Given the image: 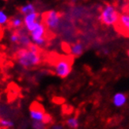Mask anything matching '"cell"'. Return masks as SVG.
<instances>
[{
  "label": "cell",
  "mask_w": 129,
  "mask_h": 129,
  "mask_svg": "<svg viewBox=\"0 0 129 129\" xmlns=\"http://www.w3.org/2000/svg\"><path fill=\"white\" fill-rule=\"evenodd\" d=\"M16 60L22 67L29 69L40 64L41 62V57L40 53L33 52L29 48L22 47L17 51Z\"/></svg>",
  "instance_id": "obj_1"
},
{
  "label": "cell",
  "mask_w": 129,
  "mask_h": 129,
  "mask_svg": "<svg viewBox=\"0 0 129 129\" xmlns=\"http://www.w3.org/2000/svg\"><path fill=\"white\" fill-rule=\"evenodd\" d=\"M120 14L112 4H106L102 8L99 16L100 21L105 26H115L119 21Z\"/></svg>",
  "instance_id": "obj_2"
},
{
  "label": "cell",
  "mask_w": 129,
  "mask_h": 129,
  "mask_svg": "<svg viewBox=\"0 0 129 129\" xmlns=\"http://www.w3.org/2000/svg\"><path fill=\"white\" fill-rule=\"evenodd\" d=\"M41 20L46 28L51 31H56L61 23V15L58 11L51 10L46 12L41 17Z\"/></svg>",
  "instance_id": "obj_3"
},
{
  "label": "cell",
  "mask_w": 129,
  "mask_h": 129,
  "mask_svg": "<svg viewBox=\"0 0 129 129\" xmlns=\"http://www.w3.org/2000/svg\"><path fill=\"white\" fill-rule=\"evenodd\" d=\"M46 30L47 28L41 20L39 22V24L36 26V28L29 32L32 42L36 44L40 47H44L47 43L46 37H45V36H46Z\"/></svg>",
  "instance_id": "obj_4"
},
{
  "label": "cell",
  "mask_w": 129,
  "mask_h": 129,
  "mask_svg": "<svg viewBox=\"0 0 129 129\" xmlns=\"http://www.w3.org/2000/svg\"><path fill=\"white\" fill-rule=\"evenodd\" d=\"M72 71L71 61L67 58H60L54 66V73L60 78L64 79L70 74Z\"/></svg>",
  "instance_id": "obj_5"
},
{
  "label": "cell",
  "mask_w": 129,
  "mask_h": 129,
  "mask_svg": "<svg viewBox=\"0 0 129 129\" xmlns=\"http://www.w3.org/2000/svg\"><path fill=\"white\" fill-rule=\"evenodd\" d=\"M41 21V15L37 11L34 13H31V14L25 15L23 17L24 27L26 28V30L29 31V33L36 28V26L39 24Z\"/></svg>",
  "instance_id": "obj_6"
},
{
  "label": "cell",
  "mask_w": 129,
  "mask_h": 129,
  "mask_svg": "<svg viewBox=\"0 0 129 129\" xmlns=\"http://www.w3.org/2000/svg\"><path fill=\"white\" fill-rule=\"evenodd\" d=\"M45 112L44 109L40 104H37L36 102H34L31 106L29 109V117L33 121H42L44 120Z\"/></svg>",
  "instance_id": "obj_7"
},
{
  "label": "cell",
  "mask_w": 129,
  "mask_h": 129,
  "mask_svg": "<svg viewBox=\"0 0 129 129\" xmlns=\"http://www.w3.org/2000/svg\"><path fill=\"white\" fill-rule=\"evenodd\" d=\"M20 34V39H19V45L22 46V47L27 48L29 45L33 43L31 40V37L29 34V31L26 30L25 27H22L19 29H17Z\"/></svg>",
  "instance_id": "obj_8"
},
{
  "label": "cell",
  "mask_w": 129,
  "mask_h": 129,
  "mask_svg": "<svg viewBox=\"0 0 129 129\" xmlns=\"http://www.w3.org/2000/svg\"><path fill=\"white\" fill-rule=\"evenodd\" d=\"M116 25H118L122 32L129 36V13H124L120 15L119 21Z\"/></svg>",
  "instance_id": "obj_9"
},
{
  "label": "cell",
  "mask_w": 129,
  "mask_h": 129,
  "mask_svg": "<svg viewBox=\"0 0 129 129\" xmlns=\"http://www.w3.org/2000/svg\"><path fill=\"white\" fill-rule=\"evenodd\" d=\"M127 101V98L124 93L123 92H117L113 96V104L114 105V106L117 107V108H120L122 106H124Z\"/></svg>",
  "instance_id": "obj_10"
},
{
  "label": "cell",
  "mask_w": 129,
  "mask_h": 129,
  "mask_svg": "<svg viewBox=\"0 0 129 129\" xmlns=\"http://www.w3.org/2000/svg\"><path fill=\"white\" fill-rule=\"evenodd\" d=\"M84 49H85L84 45L80 42H78L71 45V47H70L69 51L71 55L75 57H79L83 54V52H84Z\"/></svg>",
  "instance_id": "obj_11"
},
{
  "label": "cell",
  "mask_w": 129,
  "mask_h": 129,
  "mask_svg": "<svg viewBox=\"0 0 129 129\" xmlns=\"http://www.w3.org/2000/svg\"><path fill=\"white\" fill-rule=\"evenodd\" d=\"M9 25L14 29H19L20 28L23 27L24 22H23V17L20 15H16L13 17L10 20H9Z\"/></svg>",
  "instance_id": "obj_12"
},
{
  "label": "cell",
  "mask_w": 129,
  "mask_h": 129,
  "mask_svg": "<svg viewBox=\"0 0 129 129\" xmlns=\"http://www.w3.org/2000/svg\"><path fill=\"white\" fill-rule=\"evenodd\" d=\"M36 11V6L33 3H28L26 4H25L19 8V13H20L21 15H23V16L31 14V13H34Z\"/></svg>",
  "instance_id": "obj_13"
},
{
  "label": "cell",
  "mask_w": 129,
  "mask_h": 129,
  "mask_svg": "<svg viewBox=\"0 0 129 129\" xmlns=\"http://www.w3.org/2000/svg\"><path fill=\"white\" fill-rule=\"evenodd\" d=\"M67 126L70 129H78L79 127V120L77 117H69L66 120Z\"/></svg>",
  "instance_id": "obj_14"
},
{
  "label": "cell",
  "mask_w": 129,
  "mask_h": 129,
  "mask_svg": "<svg viewBox=\"0 0 129 129\" xmlns=\"http://www.w3.org/2000/svg\"><path fill=\"white\" fill-rule=\"evenodd\" d=\"M14 126V122L13 120L1 118L0 119V127L3 128H11Z\"/></svg>",
  "instance_id": "obj_15"
},
{
  "label": "cell",
  "mask_w": 129,
  "mask_h": 129,
  "mask_svg": "<svg viewBox=\"0 0 129 129\" xmlns=\"http://www.w3.org/2000/svg\"><path fill=\"white\" fill-rule=\"evenodd\" d=\"M19 39H20V34L17 29L12 31V33L10 36V41L12 43L14 44H18L19 43Z\"/></svg>",
  "instance_id": "obj_16"
},
{
  "label": "cell",
  "mask_w": 129,
  "mask_h": 129,
  "mask_svg": "<svg viewBox=\"0 0 129 129\" xmlns=\"http://www.w3.org/2000/svg\"><path fill=\"white\" fill-rule=\"evenodd\" d=\"M32 128L33 129H46V124L42 121H33L32 122Z\"/></svg>",
  "instance_id": "obj_17"
},
{
  "label": "cell",
  "mask_w": 129,
  "mask_h": 129,
  "mask_svg": "<svg viewBox=\"0 0 129 129\" xmlns=\"http://www.w3.org/2000/svg\"><path fill=\"white\" fill-rule=\"evenodd\" d=\"M9 22L7 14L3 10H0V25H4Z\"/></svg>",
  "instance_id": "obj_18"
},
{
  "label": "cell",
  "mask_w": 129,
  "mask_h": 129,
  "mask_svg": "<svg viewBox=\"0 0 129 129\" xmlns=\"http://www.w3.org/2000/svg\"><path fill=\"white\" fill-rule=\"evenodd\" d=\"M51 121H52V117H51V116H50L49 114H48V113L45 114L44 118V120H43L44 123V124H48L51 123Z\"/></svg>",
  "instance_id": "obj_19"
},
{
  "label": "cell",
  "mask_w": 129,
  "mask_h": 129,
  "mask_svg": "<svg viewBox=\"0 0 129 129\" xmlns=\"http://www.w3.org/2000/svg\"><path fill=\"white\" fill-rule=\"evenodd\" d=\"M51 129H63V126L60 124H55L51 126Z\"/></svg>",
  "instance_id": "obj_20"
},
{
  "label": "cell",
  "mask_w": 129,
  "mask_h": 129,
  "mask_svg": "<svg viewBox=\"0 0 129 129\" xmlns=\"http://www.w3.org/2000/svg\"><path fill=\"white\" fill-rule=\"evenodd\" d=\"M127 57H128V58H129V50L127 51Z\"/></svg>",
  "instance_id": "obj_21"
},
{
  "label": "cell",
  "mask_w": 129,
  "mask_h": 129,
  "mask_svg": "<svg viewBox=\"0 0 129 129\" xmlns=\"http://www.w3.org/2000/svg\"><path fill=\"white\" fill-rule=\"evenodd\" d=\"M70 1H76V0H70Z\"/></svg>",
  "instance_id": "obj_22"
},
{
  "label": "cell",
  "mask_w": 129,
  "mask_h": 129,
  "mask_svg": "<svg viewBox=\"0 0 129 129\" xmlns=\"http://www.w3.org/2000/svg\"><path fill=\"white\" fill-rule=\"evenodd\" d=\"M2 1H5L6 2V1H7V0H2Z\"/></svg>",
  "instance_id": "obj_23"
}]
</instances>
